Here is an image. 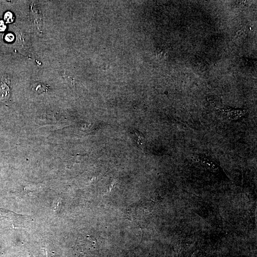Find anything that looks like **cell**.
Returning a JSON list of instances; mask_svg holds the SVG:
<instances>
[{"label": "cell", "instance_id": "obj_1", "mask_svg": "<svg viewBox=\"0 0 257 257\" xmlns=\"http://www.w3.org/2000/svg\"><path fill=\"white\" fill-rule=\"evenodd\" d=\"M9 88L6 84H2L0 88V98L1 100L7 99L9 96Z\"/></svg>", "mask_w": 257, "mask_h": 257}, {"label": "cell", "instance_id": "obj_2", "mask_svg": "<svg viewBox=\"0 0 257 257\" xmlns=\"http://www.w3.org/2000/svg\"><path fill=\"white\" fill-rule=\"evenodd\" d=\"M136 136H137V138H136V142L138 144H139L140 146L143 147L144 144V138L143 137L142 135H141V134L138 133V132H135Z\"/></svg>", "mask_w": 257, "mask_h": 257}, {"label": "cell", "instance_id": "obj_3", "mask_svg": "<svg viewBox=\"0 0 257 257\" xmlns=\"http://www.w3.org/2000/svg\"><path fill=\"white\" fill-rule=\"evenodd\" d=\"M4 19L6 21V23H11L14 20V17L11 12H7L5 13Z\"/></svg>", "mask_w": 257, "mask_h": 257}, {"label": "cell", "instance_id": "obj_4", "mask_svg": "<svg viewBox=\"0 0 257 257\" xmlns=\"http://www.w3.org/2000/svg\"><path fill=\"white\" fill-rule=\"evenodd\" d=\"M14 39V36L13 35V34H11V33H9V34H7L5 35V40H6V42H12L13 41Z\"/></svg>", "mask_w": 257, "mask_h": 257}, {"label": "cell", "instance_id": "obj_5", "mask_svg": "<svg viewBox=\"0 0 257 257\" xmlns=\"http://www.w3.org/2000/svg\"><path fill=\"white\" fill-rule=\"evenodd\" d=\"M6 29V26L3 21H0V31H4Z\"/></svg>", "mask_w": 257, "mask_h": 257}]
</instances>
